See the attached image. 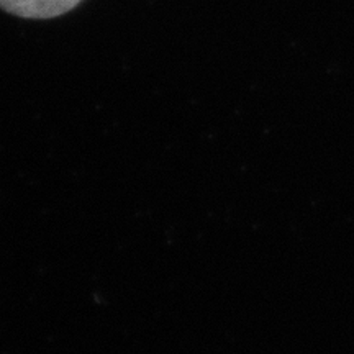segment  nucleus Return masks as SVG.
Instances as JSON below:
<instances>
[{"instance_id":"f257e3e1","label":"nucleus","mask_w":354,"mask_h":354,"mask_svg":"<svg viewBox=\"0 0 354 354\" xmlns=\"http://www.w3.org/2000/svg\"><path fill=\"white\" fill-rule=\"evenodd\" d=\"M82 0H0V8L15 17L48 20L76 8Z\"/></svg>"}]
</instances>
